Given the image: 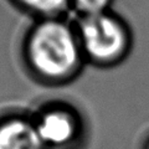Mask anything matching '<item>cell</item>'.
Returning <instances> with one entry per match:
<instances>
[{
	"label": "cell",
	"instance_id": "obj_1",
	"mask_svg": "<svg viewBox=\"0 0 149 149\" xmlns=\"http://www.w3.org/2000/svg\"><path fill=\"white\" fill-rule=\"evenodd\" d=\"M24 58L39 80L51 85L74 78L85 62L76 29L61 17L39 19L30 27Z\"/></svg>",
	"mask_w": 149,
	"mask_h": 149
},
{
	"label": "cell",
	"instance_id": "obj_2",
	"mask_svg": "<svg viewBox=\"0 0 149 149\" xmlns=\"http://www.w3.org/2000/svg\"><path fill=\"white\" fill-rule=\"evenodd\" d=\"M74 29L85 61L96 66H117L130 54L132 30L124 19L112 11L80 17Z\"/></svg>",
	"mask_w": 149,
	"mask_h": 149
},
{
	"label": "cell",
	"instance_id": "obj_3",
	"mask_svg": "<svg viewBox=\"0 0 149 149\" xmlns=\"http://www.w3.org/2000/svg\"><path fill=\"white\" fill-rule=\"evenodd\" d=\"M34 123L45 148L51 149L71 147L80 137L82 128L77 112L62 104L44 108L34 118Z\"/></svg>",
	"mask_w": 149,
	"mask_h": 149
},
{
	"label": "cell",
	"instance_id": "obj_4",
	"mask_svg": "<svg viewBox=\"0 0 149 149\" xmlns=\"http://www.w3.org/2000/svg\"><path fill=\"white\" fill-rule=\"evenodd\" d=\"M0 149H46L34 119L14 116L0 120Z\"/></svg>",
	"mask_w": 149,
	"mask_h": 149
},
{
	"label": "cell",
	"instance_id": "obj_5",
	"mask_svg": "<svg viewBox=\"0 0 149 149\" xmlns=\"http://www.w3.org/2000/svg\"><path fill=\"white\" fill-rule=\"evenodd\" d=\"M17 8L39 19L60 17L70 9V0H11Z\"/></svg>",
	"mask_w": 149,
	"mask_h": 149
},
{
	"label": "cell",
	"instance_id": "obj_6",
	"mask_svg": "<svg viewBox=\"0 0 149 149\" xmlns=\"http://www.w3.org/2000/svg\"><path fill=\"white\" fill-rule=\"evenodd\" d=\"M113 1L114 0H70V9H73L80 19L111 11Z\"/></svg>",
	"mask_w": 149,
	"mask_h": 149
},
{
	"label": "cell",
	"instance_id": "obj_7",
	"mask_svg": "<svg viewBox=\"0 0 149 149\" xmlns=\"http://www.w3.org/2000/svg\"><path fill=\"white\" fill-rule=\"evenodd\" d=\"M142 149H149V136L146 138V141H144V143H143V147H142Z\"/></svg>",
	"mask_w": 149,
	"mask_h": 149
}]
</instances>
